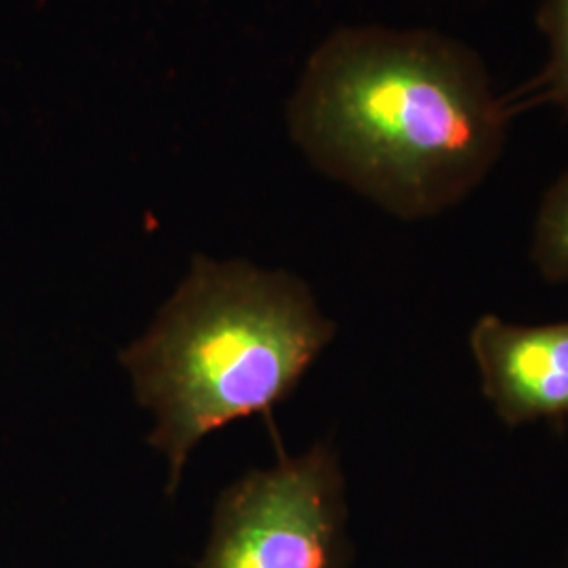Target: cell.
Listing matches in <instances>:
<instances>
[{
  "instance_id": "1",
  "label": "cell",
  "mask_w": 568,
  "mask_h": 568,
  "mask_svg": "<svg viewBox=\"0 0 568 568\" xmlns=\"http://www.w3.org/2000/svg\"><path fill=\"white\" fill-rule=\"evenodd\" d=\"M511 119L474 49L387 26L328 34L286 108L307 163L403 222L471 196L499 163Z\"/></svg>"
},
{
  "instance_id": "2",
  "label": "cell",
  "mask_w": 568,
  "mask_h": 568,
  "mask_svg": "<svg viewBox=\"0 0 568 568\" xmlns=\"http://www.w3.org/2000/svg\"><path fill=\"white\" fill-rule=\"evenodd\" d=\"M337 326L286 270L194 255L187 274L121 363L154 415L148 443L169 464L166 493L204 438L284 403L333 342Z\"/></svg>"
},
{
  "instance_id": "3",
  "label": "cell",
  "mask_w": 568,
  "mask_h": 568,
  "mask_svg": "<svg viewBox=\"0 0 568 568\" xmlns=\"http://www.w3.org/2000/svg\"><path fill=\"white\" fill-rule=\"evenodd\" d=\"M344 467L333 443L253 469L222 490L196 568H347Z\"/></svg>"
},
{
  "instance_id": "4",
  "label": "cell",
  "mask_w": 568,
  "mask_h": 568,
  "mask_svg": "<svg viewBox=\"0 0 568 568\" xmlns=\"http://www.w3.org/2000/svg\"><path fill=\"white\" fill-rule=\"evenodd\" d=\"M469 352L506 426L568 424V321L528 326L485 314L469 331Z\"/></svg>"
},
{
  "instance_id": "5",
  "label": "cell",
  "mask_w": 568,
  "mask_h": 568,
  "mask_svg": "<svg viewBox=\"0 0 568 568\" xmlns=\"http://www.w3.org/2000/svg\"><path fill=\"white\" fill-rule=\"evenodd\" d=\"M537 26L548 41V60L532 81L506 95L509 110L516 116L549 103L568 116V0H541Z\"/></svg>"
},
{
  "instance_id": "6",
  "label": "cell",
  "mask_w": 568,
  "mask_h": 568,
  "mask_svg": "<svg viewBox=\"0 0 568 568\" xmlns=\"http://www.w3.org/2000/svg\"><path fill=\"white\" fill-rule=\"evenodd\" d=\"M530 262L551 284H568V171L551 183L535 215Z\"/></svg>"
},
{
  "instance_id": "7",
  "label": "cell",
  "mask_w": 568,
  "mask_h": 568,
  "mask_svg": "<svg viewBox=\"0 0 568 568\" xmlns=\"http://www.w3.org/2000/svg\"><path fill=\"white\" fill-rule=\"evenodd\" d=\"M567 568H568V562H567Z\"/></svg>"
}]
</instances>
